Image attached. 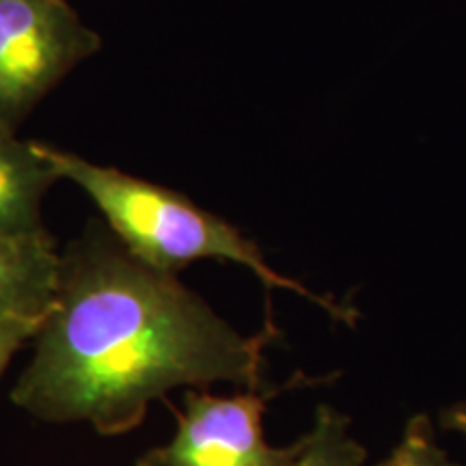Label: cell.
Returning a JSON list of instances; mask_svg holds the SVG:
<instances>
[{"label": "cell", "mask_w": 466, "mask_h": 466, "mask_svg": "<svg viewBox=\"0 0 466 466\" xmlns=\"http://www.w3.org/2000/svg\"><path fill=\"white\" fill-rule=\"evenodd\" d=\"M275 337L270 313L259 333H240L177 277L91 223L58 255L55 300L9 398L42 421L121 436L173 389L268 387L264 352Z\"/></svg>", "instance_id": "obj_1"}, {"label": "cell", "mask_w": 466, "mask_h": 466, "mask_svg": "<svg viewBox=\"0 0 466 466\" xmlns=\"http://www.w3.org/2000/svg\"><path fill=\"white\" fill-rule=\"evenodd\" d=\"M39 149L56 168L58 177L78 186L96 203L110 233L143 264L171 275L197 261L244 266L268 291H291L318 305L337 322L357 324V309L316 294L296 279L277 272L258 244L248 240L238 227L199 208L182 192L145 182L119 168L96 165L52 145L39 143Z\"/></svg>", "instance_id": "obj_2"}, {"label": "cell", "mask_w": 466, "mask_h": 466, "mask_svg": "<svg viewBox=\"0 0 466 466\" xmlns=\"http://www.w3.org/2000/svg\"><path fill=\"white\" fill-rule=\"evenodd\" d=\"M102 37L66 0H0V126L17 130L31 110Z\"/></svg>", "instance_id": "obj_3"}, {"label": "cell", "mask_w": 466, "mask_h": 466, "mask_svg": "<svg viewBox=\"0 0 466 466\" xmlns=\"http://www.w3.org/2000/svg\"><path fill=\"white\" fill-rule=\"evenodd\" d=\"M305 384L311 380L299 374L281 387L238 389L233 395L188 389L182 410L168 404L177 423L171 441L145 451L137 466H289L300 439L289 447H272L264 434V412L285 389Z\"/></svg>", "instance_id": "obj_4"}, {"label": "cell", "mask_w": 466, "mask_h": 466, "mask_svg": "<svg viewBox=\"0 0 466 466\" xmlns=\"http://www.w3.org/2000/svg\"><path fill=\"white\" fill-rule=\"evenodd\" d=\"M56 168L39 143L20 141L0 126V236L44 238V197L58 182Z\"/></svg>", "instance_id": "obj_5"}, {"label": "cell", "mask_w": 466, "mask_h": 466, "mask_svg": "<svg viewBox=\"0 0 466 466\" xmlns=\"http://www.w3.org/2000/svg\"><path fill=\"white\" fill-rule=\"evenodd\" d=\"M55 238L0 236V324H42L58 277Z\"/></svg>", "instance_id": "obj_6"}, {"label": "cell", "mask_w": 466, "mask_h": 466, "mask_svg": "<svg viewBox=\"0 0 466 466\" xmlns=\"http://www.w3.org/2000/svg\"><path fill=\"white\" fill-rule=\"evenodd\" d=\"M367 451L350 428V419L322 404L311 428L300 436V451L289 466H365Z\"/></svg>", "instance_id": "obj_7"}, {"label": "cell", "mask_w": 466, "mask_h": 466, "mask_svg": "<svg viewBox=\"0 0 466 466\" xmlns=\"http://www.w3.org/2000/svg\"><path fill=\"white\" fill-rule=\"evenodd\" d=\"M378 466H460L436 441L434 425L425 415H415L406 423L404 434L391 456Z\"/></svg>", "instance_id": "obj_8"}, {"label": "cell", "mask_w": 466, "mask_h": 466, "mask_svg": "<svg viewBox=\"0 0 466 466\" xmlns=\"http://www.w3.org/2000/svg\"><path fill=\"white\" fill-rule=\"evenodd\" d=\"M39 326L33 322H9L0 324V378L5 376L11 360L28 341H33V337L37 335Z\"/></svg>", "instance_id": "obj_9"}, {"label": "cell", "mask_w": 466, "mask_h": 466, "mask_svg": "<svg viewBox=\"0 0 466 466\" xmlns=\"http://www.w3.org/2000/svg\"><path fill=\"white\" fill-rule=\"evenodd\" d=\"M441 423L445 430L462 434L466 439V401H458V404L445 408L441 415Z\"/></svg>", "instance_id": "obj_10"}]
</instances>
